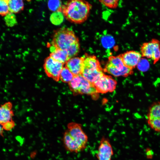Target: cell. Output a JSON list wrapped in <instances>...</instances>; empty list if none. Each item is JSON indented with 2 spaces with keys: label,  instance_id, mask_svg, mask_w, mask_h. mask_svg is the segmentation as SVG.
Listing matches in <instances>:
<instances>
[{
  "label": "cell",
  "instance_id": "1",
  "mask_svg": "<svg viewBox=\"0 0 160 160\" xmlns=\"http://www.w3.org/2000/svg\"><path fill=\"white\" fill-rule=\"evenodd\" d=\"M51 44L66 52L70 58L76 55L79 51L78 38L73 31L67 28H62L55 31Z\"/></svg>",
  "mask_w": 160,
  "mask_h": 160
},
{
  "label": "cell",
  "instance_id": "7",
  "mask_svg": "<svg viewBox=\"0 0 160 160\" xmlns=\"http://www.w3.org/2000/svg\"><path fill=\"white\" fill-rule=\"evenodd\" d=\"M147 123L154 130L160 132V101L153 103L146 115Z\"/></svg>",
  "mask_w": 160,
  "mask_h": 160
},
{
  "label": "cell",
  "instance_id": "21",
  "mask_svg": "<svg viewBox=\"0 0 160 160\" xmlns=\"http://www.w3.org/2000/svg\"><path fill=\"white\" fill-rule=\"evenodd\" d=\"M48 7L50 10L54 12L62 11V2L60 0H49L48 2Z\"/></svg>",
  "mask_w": 160,
  "mask_h": 160
},
{
  "label": "cell",
  "instance_id": "17",
  "mask_svg": "<svg viewBox=\"0 0 160 160\" xmlns=\"http://www.w3.org/2000/svg\"><path fill=\"white\" fill-rule=\"evenodd\" d=\"M8 7L9 12L13 13H16L23 9L24 3L22 0H9Z\"/></svg>",
  "mask_w": 160,
  "mask_h": 160
},
{
  "label": "cell",
  "instance_id": "8",
  "mask_svg": "<svg viewBox=\"0 0 160 160\" xmlns=\"http://www.w3.org/2000/svg\"><path fill=\"white\" fill-rule=\"evenodd\" d=\"M44 67L45 72L49 77L56 81L59 80L60 74L63 68V64L49 56L45 59Z\"/></svg>",
  "mask_w": 160,
  "mask_h": 160
},
{
  "label": "cell",
  "instance_id": "15",
  "mask_svg": "<svg viewBox=\"0 0 160 160\" xmlns=\"http://www.w3.org/2000/svg\"><path fill=\"white\" fill-rule=\"evenodd\" d=\"M12 108L10 102H6L0 106V124L2 125L12 120L14 113Z\"/></svg>",
  "mask_w": 160,
  "mask_h": 160
},
{
  "label": "cell",
  "instance_id": "23",
  "mask_svg": "<svg viewBox=\"0 0 160 160\" xmlns=\"http://www.w3.org/2000/svg\"><path fill=\"white\" fill-rule=\"evenodd\" d=\"M119 0H100V3L105 6L111 8H115L116 7L118 4Z\"/></svg>",
  "mask_w": 160,
  "mask_h": 160
},
{
  "label": "cell",
  "instance_id": "26",
  "mask_svg": "<svg viewBox=\"0 0 160 160\" xmlns=\"http://www.w3.org/2000/svg\"><path fill=\"white\" fill-rule=\"evenodd\" d=\"M145 153L148 159H151L153 158L154 153L152 149L149 148H147L145 150Z\"/></svg>",
  "mask_w": 160,
  "mask_h": 160
},
{
  "label": "cell",
  "instance_id": "14",
  "mask_svg": "<svg viewBox=\"0 0 160 160\" xmlns=\"http://www.w3.org/2000/svg\"><path fill=\"white\" fill-rule=\"evenodd\" d=\"M118 71L125 72L129 75L133 73L132 69L126 66L120 55L117 56H111L108 57V63Z\"/></svg>",
  "mask_w": 160,
  "mask_h": 160
},
{
  "label": "cell",
  "instance_id": "3",
  "mask_svg": "<svg viewBox=\"0 0 160 160\" xmlns=\"http://www.w3.org/2000/svg\"><path fill=\"white\" fill-rule=\"evenodd\" d=\"M81 57L83 69L81 75L93 83L104 74L100 62L94 55L86 54Z\"/></svg>",
  "mask_w": 160,
  "mask_h": 160
},
{
  "label": "cell",
  "instance_id": "6",
  "mask_svg": "<svg viewBox=\"0 0 160 160\" xmlns=\"http://www.w3.org/2000/svg\"><path fill=\"white\" fill-rule=\"evenodd\" d=\"M142 56L151 59L155 64L160 59V43L155 39L143 43L140 47Z\"/></svg>",
  "mask_w": 160,
  "mask_h": 160
},
{
  "label": "cell",
  "instance_id": "24",
  "mask_svg": "<svg viewBox=\"0 0 160 160\" xmlns=\"http://www.w3.org/2000/svg\"><path fill=\"white\" fill-rule=\"evenodd\" d=\"M2 125L4 129L7 131H10L14 127L15 124L14 121L12 120L3 124Z\"/></svg>",
  "mask_w": 160,
  "mask_h": 160
},
{
  "label": "cell",
  "instance_id": "13",
  "mask_svg": "<svg viewBox=\"0 0 160 160\" xmlns=\"http://www.w3.org/2000/svg\"><path fill=\"white\" fill-rule=\"evenodd\" d=\"M63 141L65 149L69 152L77 153L83 151L81 147L72 139L67 130L63 133Z\"/></svg>",
  "mask_w": 160,
  "mask_h": 160
},
{
  "label": "cell",
  "instance_id": "20",
  "mask_svg": "<svg viewBox=\"0 0 160 160\" xmlns=\"http://www.w3.org/2000/svg\"><path fill=\"white\" fill-rule=\"evenodd\" d=\"M4 20L6 25L9 27H12L17 23L15 15L10 12L4 15Z\"/></svg>",
  "mask_w": 160,
  "mask_h": 160
},
{
  "label": "cell",
  "instance_id": "5",
  "mask_svg": "<svg viewBox=\"0 0 160 160\" xmlns=\"http://www.w3.org/2000/svg\"><path fill=\"white\" fill-rule=\"evenodd\" d=\"M71 138L83 150L86 148L88 137L79 123L71 122L68 124L67 129Z\"/></svg>",
  "mask_w": 160,
  "mask_h": 160
},
{
  "label": "cell",
  "instance_id": "12",
  "mask_svg": "<svg viewBox=\"0 0 160 160\" xmlns=\"http://www.w3.org/2000/svg\"><path fill=\"white\" fill-rule=\"evenodd\" d=\"M65 67L74 75H81L83 69L82 57H73L70 58L66 63Z\"/></svg>",
  "mask_w": 160,
  "mask_h": 160
},
{
  "label": "cell",
  "instance_id": "10",
  "mask_svg": "<svg viewBox=\"0 0 160 160\" xmlns=\"http://www.w3.org/2000/svg\"><path fill=\"white\" fill-rule=\"evenodd\" d=\"M114 155L109 139L105 136L101 138L96 154L97 160H112Z\"/></svg>",
  "mask_w": 160,
  "mask_h": 160
},
{
  "label": "cell",
  "instance_id": "19",
  "mask_svg": "<svg viewBox=\"0 0 160 160\" xmlns=\"http://www.w3.org/2000/svg\"><path fill=\"white\" fill-rule=\"evenodd\" d=\"M63 14L61 11L53 12L50 17V20L52 23L55 25H59L63 21Z\"/></svg>",
  "mask_w": 160,
  "mask_h": 160
},
{
  "label": "cell",
  "instance_id": "25",
  "mask_svg": "<svg viewBox=\"0 0 160 160\" xmlns=\"http://www.w3.org/2000/svg\"><path fill=\"white\" fill-rule=\"evenodd\" d=\"M103 44L105 47H109L112 45L113 39L110 37H105L103 39Z\"/></svg>",
  "mask_w": 160,
  "mask_h": 160
},
{
  "label": "cell",
  "instance_id": "11",
  "mask_svg": "<svg viewBox=\"0 0 160 160\" xmlns=\"http://www.w3.org/2000/svg\"><path fill=\"white\" fill-rule=\"evenodd\" d=\"M120 55L124 65L132 69L137 66L142 57L140 53L133 50L127 51Z\"/></svg>",
  "mask_w": 160,
  "mask_h": 160
},
{
  "label": "cell",
  "instance_id": "18",
  "mask_svg": "<svg viewBox=\"0 0 160 160\" xmlns=\"http://www.w3.org/2000/svg\"><path fill=\"white\" fill-rule=\"evenodd\" d=\"M74 76L65 67L62 69L60 76V79L64 83H68L73 79Z\"/></svg>",
  "mask_w": 160,
  "mask_h": 160
},
{
  "label": "cell",
  "instance_id": "27",
  "mask_svg": "<svg viewBox=\"0 0 160 160\" xmlns=\"http://www.w3.org/2000/svg\"><path fill=\"white\" fill-rule=\"evenodd\" d=\"M1 124H0V135L2 136L3 133V128L2 127V125Z\"/></svg>",
  "mask_w": 160,
  "mask_h": 160
},
{
  "label": "cell",
  "instance_id": "2",
  "mask_svg": "<svg viewBox=\"0 0 160 160\" xmlns=\"http://www.w3.org/2000/svg\"><path fill=\"white\" fill-rule=\"evenodd\" d=\"M91 8V5L86 1L73 0L62 6L61 11L70 21L81 23L87 19Z\"/></svg>",
  "mask_w": 160,
  "mask_h": 160
},
{
  "label": "cell",
  "instance_id": "9",
  "mask_svg": "<svg viewBox=\"0 0 160 160\" xmlns=\"http://www.w3.org/2000/svg\"><path fill=\"white\" fill-rule=\"evenodd\" d=\"M93 84L98 93H105L113 91L117 82L111 76L103 74Z\"/></svg>",
  "mask_w": 160,
  "mask_h": 160
},
{
  "label": "cell",
  "instance_id": "4",
  "mask_svg": "<svg viewBox=\"0 0 160 160\" xmlns=\"http://www.w3.org/2000/svg\"><path fill=\"white\" fill-rule=\"evenodd\" d=\"M68 85L70 89L75 95L85 94L94 96L98 93L93 84L81 75L75 76L68 83Z\"/></svg>",
  "mask_w": 160,
  "mask_h": 160
},
{
  "label": "cell",
  "instance_id": "22",
  "mask_svg": "<svg viewBox=\"0 0 160 160\" xmlns=\"http://www.w3.org/2000/svg\"><path fill=\"white\" fill-rule=\"evenodd\" d=\"M9 12L8 0H0V15H5Z\"/></svg>",
  "mask_w": 160,
  "mask_h": 160
},
{
  "label": "cell",
  "instance_id": "16",
  "mask_svg": "<svg viewBox=\"0 0 160 160\" xmlns=\"http://www.w3.org/2000/svg\"><path fill=\"white\" fill-rule=\"evenodd\" d=\"M50 50L51 53L49 56L55 60L63 64L70 59L67 53L64 51L56 48L52 46L51 47Z\"/></svg>",
  "mask_w": 160,
  "mask_h": 160
}]
</instances>
